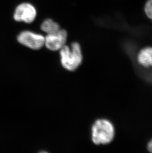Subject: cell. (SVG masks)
Returning a JSON list of instances; mask_svg holds the SVG:
<instances>
[{
  "label": "cell",
  "instance_id": "cell-1",
  "mask_svg": "<svg viewBox=\"0 0 152 153\" xmlns=\"http://www.w3.org/2000/svg\"><path fill=\"white\" fill-rule=\"evenodd\" d=\"M115 136V126L109 120L99 119L93 124L91 137L95 144H108L113 140Z\"/></svg>",
  "mask_w": 152,
  "mask_h": 153
},
{
  "label": "cell",
  "instance_id": "cell-2",
  "mask_svg": "<svg viewBox=\"0 0 152 153\" xmlns=\"http://www.w3.org/2000/svg\"><path fill=\"white\" fill-rule=\"evenodd\" d=\"M59 51L62 65L68 71H75L82 63L83 54L79 43L73 42L70 46L65 45Z\"/></svg>",
  "mask_w": 152,
  "mask_h": 153
},
{
  "label": "cell",
  "instance_id": "cell-3",
  "mask_svg": "<svg viewBox=\"0 0 152 153\" xmlns=\"http://www.w3.org/2000/svg\"><path fill=\"white\" fill-rule=\"evenodd\" d=\"M45 36L29 30L22 31L18 35V42L31 49L37 50L45 46Z\"/></svg>",
  "mask_w": 152,
  "mask_h": 153
},
{
  "label": "cell",
  "instance_id": "cell-4",
  "mask_svg": "<svg viewBox=\"0 0 152 153\" xmlns=\"http://www.w3.org/2000/svg\"><path fill=\"white\" fill-rule=\"evenodd\" d=\"M37 16V10L35 6L29 2H23L16 6L13 17L16 22L30 24L34 22Z\"/></svg>",
  "mask_w": 152,
  "mask_h": 153
},
{
  "label": "cell",
  "instance_id": "cell-5",
  "mask_svg": "<svg viewBox=\"0 0 152 153\" xmlns=\"http://www.w3.org/2000/svg\"><path fill=\"white\" fill-rule=\"evenodd\" d=\"M67 38V31L61 28L57 32L46 34L45 36V46L50 51H58L66 45Z\"/></svg>",
  "mask_w": 152,
  "mask_h": 153
},
{
  "label": "cell",
  "instance_id": "cell-6",
  "mask_svg": "<svg viewBox=\"0 0 152 153\" xmlns=\"http://www.w3.org/2000/svg\"><path fill=\"white\" fill-rule=\"evenodd\" d=\"M138 64L144 68H152V47H147L139 51L137 55Z\"/></svg>",
  "mask_w": 152,
  "mask_h": 153
},
{
  "label": "cell",
  "instance_id": "cell-7",
  "mask_svg": "<svg viewBox=\"0 0 152 153\" xmlns=\"http://www.w3.org/2000/svg\"><path fill=\"white\" fill-rule=\"evenodd\" d=\"M40 28L46 34H49L57 32L61 29V27L57 22L52 19L47 18L42 22Z\"/></svg>",
  "mask_w": 152,
  "mask_h": 153
},
{
  "label": "cell",
  "instance_id": "cell-8",
  "mask_svg": "<svg viewBox=\"0 0 152 153\" xmlns=\"http://www.w3.org/2000/svg\"><path fill=\"white\" fill-rule=\"evenodd\" d=\"M145 13L152 20V0H148L144 7Z\"/></svg>",
  "mask_w": 152,
  "mask_h": 153
},
{
  "label": "cell",
  "instance_id": "cell-9",
  "mask_svg": "<svg viewBox=\"0 0 152 153\" xmlns=\"http://www.w3.org/2000/svg\"><path fill=\"white\" fill-rule=\"evenodd\" d=\"M147 149L150 152L152 153V138L149 140L147 145Z\"/></svg>",
  "mask_w": 152,
  "mask_h": 153
}]
</instances>
